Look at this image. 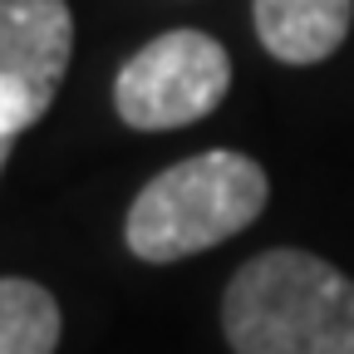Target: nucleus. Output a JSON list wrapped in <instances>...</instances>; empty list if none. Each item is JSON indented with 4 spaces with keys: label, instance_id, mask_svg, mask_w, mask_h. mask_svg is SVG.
Listing matches in <instances>:
<instances>
[{
    "label": "nucleus",
    "instance_id": "obj_1",
    "mask_svg": "<svg viewBox=\"0 0 354 354\" xmlns=\"http://www.w3.org/2000/svg\"><path fill=\"white\" fill-rule=\"evenodd\" d=\"M232 354H354V281L310 251H261L221 295Z\"/></svg>",
    "mask_w": 354,
    "mask_h": 354
},
{
    "label": "nucleus",
    "instance_id": "obj_2",
    "mask_svg": "<svg viewBox=\"0 0 354 354\" xmlns=\"http://www.w3.org/2000/svg\"><path fill=\"white\" fill-rule=\"evenodd\" d=\"M266 197H271V183L256 158L212 148L172 162L133 197L123 241L148 266H172L246 232L266 212Z\"/></svg>",
    "mask_w": 354,
    "mask_h": 354
},
{
    "label": "nucleus",
    "instance_id": "obj_3",
    "mask_svg": "<svg viewBox=\"0 0 354 354\" xmlns=\"http://www.w3.org/2000/svg\"><path fill=\"white\" fill-rule=\"evenodd\" d=\"M232 88L227 50L202 30H167L148 39L113 79V109L128 128L162 133L207 118Z\"/></svg>",
    "mask_w": 354,
    "mask_h": 354
},
{
    "label": "nucleus",
    "instance_id": "obj_4",
    "mask_svg": "<svg viewBox=\"0 0 354 354\" xmlns=\"http://www.w3.org/2000/svg\"><path fill=\"white\" fill-rule=\"evenodd\" d=\"M74 55L64 0H0V128L20 133L50 113Z\"/></svg>",
    "mask_w": 354,
    "mask_h": 354
},
{
    "label": "nucleus",
    "instance_id": "obj_5",
    "mask_svg": "<svg viewBox=\"0 0 354 354\" xmlns=\"http://www.w3.org/2000/svg\"><path fill=\"white\" fill-rule=\"evenodd\" d=\"M256 39L281 64L330 59L354 20V0H251Z\"/></svg>",
    "mask_w": 354,
    "mask_h": 354
},
{
    "label": "nucleus",
    "instance_id": "obj_6",
    "mask_svg": "<svg viewBox=\"0 0 354 354\" xmlns=\"http://www.w3.org/2000/svg\"><path fill=\"white\" fill-rule=\"evenodd\" d=\"M59 330V300L39 281L0 276V354H55Z\"/></svg>",
    "mask_w": 354,
    "mask_h": 354
},
{
    "label": "nucleus",
    "instance_id": "obj_7",
    "mask_svg": "<svg viewBox=\"0 0 354 354\" xmlns=\"http://www.w3.org/2000/svg\"><path fill=\"white\" fill-rule=\"evenodd\" d=\"M10 148H15V133H6V128H0V167H6V158H10Z\"/></svg>",
    "mask_w": 354,
    "mask_h": 354
}]
</instances>
